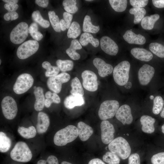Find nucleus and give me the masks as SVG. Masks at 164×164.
Returning <instances> with one entry per match:
<instances>
[{
    "mask_svg": "<svg viewBox=\"0 0 164 164\" xmlns=\"http://www.w3.org/2000/svg\"><path fill=\"white\" fill-rule=\"evenodd\" d=\"M78 136L77 128L70 125L56 132L54 136L53 142L57 146H63L73 141Z\"/></svg>",
    "mask_w": 164,
    "mask_h": 164,
    "instance_id": "1",
    "label": "nucleus"
},
{
    "mask_svg": "<svg viewBox=\"0 0 164 164\" xmlns=\"http://www.w3.org/2000/svg\"><path fill=\"white\" fill-rule=\"evenodd\" d=\"M10 156L14 161L26 162L31 160L32 154L26 142L19 141L16 143L11 150Z\"/></svg>",
    "mask_w": 164,
    "mask_h": 164,
    "instance_id": "2",
    "label": "nucleus"
},
{
    "mask_svg": "<svg viewBox=\"0 0 164 164\" xmlns=\"http://www.w3.org/2000/svg\"><path fill=\"white\" fill-rule=\"evenodd\" d=\"M110 151L122 159H127L131 152V148L127 141L124 138L119 137L114 139L108 145Z\"/></svg>",
    "mask_w": 164,
    "mask_h": 164,
    "instance_id": "3",
    "label": "nucleus"
},
{
    "mask_svg": "<svg viewBox=\"0 0 164 164\" xmlns=\"http://www.w3.org/2000/svg\"><path fill=\"white\" fill-rule=\"evenodd\" d=\"M130 68V63L126 60L121 62L114 67L113 70V76L117 84L122 86L127 84L129 78Z\"/></svg>",
    "mask_w": 164,
    "mask_h": 164,
    "instance_id": "4",
    "label": "nucleus"
},
{
    "mask_svg": "<svg viewBox=\"0 0 164 164\" xmlns=\"http://www.w3.org/2000/svg\"><path fill=\"white\" fill-rule=\"evenodd\" d=\"M119 103L115 100H106L101 104L98 112L100 119L106 120L113 118L119 108Z\"/></svg>",
    "mask_w": 164,
    "mask_h": 164,
    "instance_id": "5",
    "label": "nucleus"
},
{
    "mask_svg": "<svg viewBox=\"0 0 164 164\" xmlns=\"http://www.w3.org/2000/svg\"><path fill=\"white\" fill-rule=\"evenodd\" d=\"M33 82V78L30 74H22L17 77L13 86V90L17 94H23L32 87Z\"/></svg>",
    "mask_w": 164,
    "mask_h": 164,
    "instance_id": "6",
    "label": "nucleus"
},
{
    "mask_svg": "<svg viewBox=\"0 0 164 164\" xmlns=\"http://www.w3.org/2000/svg\"><path fill=\"white\" fill-rule=\"evenodd\" d=\"M28 26L25 22L19 23L12 30L10 34L11 41L15 44L23 42L27 38L29 33Z\"/></svg>",
    "mask_w": 164,
    "mask_h": 164,
    "instance_id": "7",
    "label": "nucleus"
},
{
    "mask_svg": "<svg viewBox=\"0 0 164 164\" xmlns=\"http://www.w3.org/2000/svg\"><path fill=\"white\" fill-rule=\"evenodd\" d=\"M39 46V43L36 40L27 41L18 47L17 56L20 59H26L35 53L38 50Z\"/></svg>",
    "mask_w": 164,
    "mask_h": 164,
    "instance_id": "8",
    "label": "nucleus"
},
{
    "mask_svg": "<svg viewBox=\"0 0 164 164\" xmlns=\"http://www.w3.org/2000/svg\"><path fill=\"white\" fill-rule=\"evenodd\" d=\"M1 108L5 117L8 120L14 119L18 112L17 104L15 100L10 96L5 97L1 102Z\"/></svg>",
    "mask_w": 164,
    "mask_h": 164,
    "instance_id": "9",
    "label": "nucleus"
},
{
    "mask_svg": "<svg viewBox=\"0 0 164 164\" xmlns=\"http://www.w3.org/2000/svg\"><path fill=\"white\" fill-rule=\"evenodd\" d=\"M70 78V74L66 72H62L50 77L47 81V87L51 91L58 94L61 91L62 84L68 82Z\"/></svg>",
    "mask_w": 164,
    "mask_h": 164,
    "instance_id": "10",
    "label": "nucleus"
},
{
    "mask_svg": "<svg viewBox=\"0 0 164 164\" xmlns=\"http://www.w3.org/2000/svg\"><path fill=\"white\" fill-rule=\"evenodd\" d=\"M81 77L83 86L86 90L91 92L95 91L97 90V77L94 72L90 70H85L82 73Z\"/></svg>",
    "mask_w": 164,
    "mask_h": 164,
    "instance_id": "11",
    "label": "nucleus"
},
{
    "mask_svg": "<svg viewBox=\"0 0 164 164\" xmlns=\"http://www.w3.org/2000/svg\"><path fill=\"white\" fill-rule=\"evenodd\" d=\"M100 127L102 142L104 144H109L114 138V126L108 121L103 120L101 123Z\"/></svg>",
    "mask_w": 164,
    "mask_h": 164,
    "instance_id": "12",
    "label": "nucleus"
},
{
    "mask_svg": "<svg viewBox=\"0 0 164 164\" xmlns=\"http://www.w3.org/2000/svg\"><path fill=\"white\" fill-rule=\"evenodd\" d=\"M155 69L151 65L145 64L139 69L138 73V77L140 84L142 85H147L154 76Z\"/></svg>",
    "mask_w": 164,
    "mask_h": 164,
    "instance_id": "13",
    "label": "nucleus"
},
{
    "mask_svg": "<svg viewBox=\"0 0 164 164\" xmlns=\"http://www.w3.org/2000/svg\"><path fill=\"white\" fill-rule=\"evenodd\" d=\"M100 46L102 50L106 53L115 56L118 51V47L116 43L107 36H102L100 39Z\"/></svg>",
    "mask_w": 164,
    "mask_h": 164,
    "instance_id": "14",
    "label": "nucleus"
},
{
    "mask_svg": "<svg viewBox=\"0 0 164 164\" xmlns=\"http://www.w3.org/2000/svg\"><path fill=\"white\" fill-rule=\"evenodd\" d=\"M115 116L116 118L123 125L130 124L133 121L131 108L126 104H123L119 108Z\"/></svg>",
    "mask_w": 164,
    "mask_h": 164,
    "instance_id": "15",
    "label": "nucleus"
},
{
    "mask_svg": "<svg viewBox=\"0 0 164 164\" xmlns=\"http://www.w3.org/2000/svg\"><path fill=\"white\" fill-rule=\"evenodd\" d=\"M93 64L97 69L99 76L102 77H105L110 74L113 71L112 66L106 63L103 60L96 58L93 60Z\"/></svg>",
    "mask_w": 164,
    "mask_h": 164,
    "instance_id": "16",
    "label": "nucleus"
},
{
    "mask_svg": "<svg viewBox=\"0 0 164 164\" xmlns=\"http://www.w3.org/2000/svg\"><path fill=\"white\" fill-rule=\"evenodd\" d=\"M50 123V118L46 113L43 112H39L37 115V123L36 129L39 134L46 132L48 129Z\"/></svg>",
    "mask_w": 164,
    "mask_h": 164,
    "instance_id": "17",
    "label": "nucleus"
},
{
    "mask_svg": "<svg viewBox=\"0 0 164 164\" xmlns=\"http://www.w3.org/2000/svg\"><path fill=\"white\" fill-rule=\"evenodd\" d=\"M63 103L65 107L71 109L76 106H80L84 105L85 101L83 96L77 94H71L65 98Z\"/></svg>",
    "mask_w": 164,
    "mask_h": 164,
    "instance_id": "18",
    "label": "nucleus"
},
{
    "mask_svg": "<svg viewBox=\"0 0 164 164\" xmlns=\"http://www.w3.org/2000/svg\"><path fill=\"white\" fill-rule=\"evenodd\" d=\"M77 128L78 136L82 141H87L93 133L92 128L82 121H80L78 123Z\"/></svg>",
    "mask_w": 164,
    "mask_h": 164,
    "instance_id": "19",
    "label": "nucleus"
},
{
    "mask_svg": "<svg viewBox=\"0 0 164 164\" xmlns=\"http://www.w3.org/2000/svg\"><path fill=\"white\" fill-rule=\"evenodd\" d=\"M124 40L129 44L143 45L146 42L144 36L140 34H135L131 30H127L123 36Z\"/></svg>",
    "mask_w": 164,
    "mask_h": 164,
    "instance_id": "20",
    "label": "nucleus"
},
{
    "mask_svg": "<svg viewBox=\"0 0 164 164\" xmlns=\"http://www.w3.org/2000/svg\"><path fill=\"white\" fill-rule=\"evenodd\" d=\"M131 53L135 58L143 61H149L153 57L150 52L143 48H133L131 50Z\"/></svg>",
    "mask_w": 164,
    "mask_h": 164,
    "instance_id": "21",
    "label": "nucleus"
},
{
    "mask_svg": "<svg viewBox=\"0 0 164 164\" xmlns=\"http://www.w3.org/2000/svg\"><path fill=\"white\" fill-rule=\"evenodd\" d=\"M33 93L36 100L34 104L35 109L37 111H40L45 106V97L43 88L40 87H34Z\"/></svg>",
    "mask_w": 164,
    "mask_h": 164,
    "instance_id": "22",
    "label": "nucleus"
},
{
    "mask_svg": "<svg viewBox=\"0 0 164 164\" xmlns=\"http://www.w3.org/2000/svg\"><path fill=\"white\" fill-rule=\"evenodd\" d=\"M140 121L142 125V130L143 132L151 134L154 132V124L155 121L154 118L148 115H143L140 118Z\"/></svg>",
    "mask_w": 164,
    "mask_h": 164,
    "instance_id": "23",
    "label": "nucleus"
},
{
    "mask_svg": "<svg viewBox=\"0 0 164 164\" xmlns=\"http://www.w3.org/2000/svg\"><path fill=\"white\" fill-rule=\"evenodd\" d=\"M82 48L81 44L79 41L77 39L72 40L70 47L66 50V53L73 60H78L80 57L79 54L76 50H80Z\"/></svg>",
    "mask_w": 164,
    "mask_h": 164,
    "instance_id": "24",
    "label": "nucleus"
},
{
    "mask_svg": "<svg viewBox=\"0 0 164 164\" xmlns=\"http://www.w3.org/2000/svg\"><path fill=\"white\" fill-rule=\"evenodd\" d=\"M79 42L81 45L85 46L89 43H90L93 46L97 47L99 44V41L98 39L94 38L90 33L84 32L81 35Z\"/></svg>",
    "mask_w": 164,
    "mask_h": 164,
    "instance_id": "25",
    "label": "nucleus"
},
{
    "mask_svg": "<svg viewBox=\"0 0 164 164\" xmlns=\"http://www.w3.org/2000/svg\"><path fill=\"white\" fill-rule=\"evenodd\" d=\"M160 16L155 14L149 16H146L142 20L141 24L142 28L146 30H151L154 27L155 22L159 18Z\"/></svg>",
    "mask_w": 164,
    "mask_h": 164,
    "instance_id": "26",
    "label": "nucleus"
},
{
    "mask_svg": "<svg viewBox=\"0 0 164 164\" xmlns=\"http://www.w3.org/2000/svg\"><path fill=\"white\" fill-rule=\"evenodd\" d=\"M17 131L22 137L27 139L34 138L37 132L36 128L33 126H30L28 128L19 127Z\"/></svg>",
    "mask_w": 164,
    "mask_h": 164,
    "instance_id": "27",
    "label": "nucleus"
},
{
    "mask_svg": "<svg viewBox=\"0 0 164 164\" xmlns=\"http://www.w3.org/2000/svg\"><path fill=\"white\" fill-rule=\"evenodd\" d=\"M99 30V26L93 25L91 22V18L90 16L86 15L83 21V32L95 33L97 32Z\"/></svg>",
    "mask_w": 164,
    "mask_h": 164,
    "instance_id": "28",
    "label": "nucleus"
},
{
    "mask_svg": "<svg viewBox=\"0 0 164 164\" xmlns=\"http://www.w3.org/2000/svg\"><path fill=\"white\" fill-rule=\"evenodd\" d=\"M11 140L4 132H0V152L5 153L9 150L11 146Z\"/></svg>",
    "mask_w": 164,
    "mask_h": 164,
    "instance_id": "29",
    "label": "nucleus"
},
{
    "mask_svg": "<svg viewBox=\"0 0 164 164\" xmlns=\"http://www.w3.org/2000/svg\"><path fill=\"white\" fill-rule=\"evenodd\" d=\"M129 12L134 15V23L136 24L139 23L144 17L146 11L143 8L133 7L130 9Z\"/></svg>",
    "mask_w": 164,
    "mask_h": 164,
    "instance_id": "30",
    "label": "nucleus"
},
{
    "mask_svg": "<svg viewBox=\"0 0 164 164\" xmlns=\"http://www.w3.org/2000/svg\"><path fill=\"white\" fill-rule=\"evenodd\" d=\"M71 89L70 93L72 94H77L83 96L84 94V91L81 84L77 77L72 79L71 82Z\"/></svg>",
    "mask_w": 164,
    "mask_h": 164,
    "instance_id": "31",
    "label": "nucleus"
},
{
    "mask_svg": "<svg viewBox=\"0 0 164 164\" xmlns=\"http://www.w3.org/2000/svg\"><path fill=\"white\" fill-rule=\"evenodd\" d=\"M81 28L78 22H73L71 24L67 32V36L69 38L74 39L78 37L81 33Z\"/></svg>",
    "mask_w": 164,
    "mask_h": 164,
    "instance_id": "32",
    "label": "nucleus"
},
{
    "mask_svg": "<svg viewBox=\"0 0 164 164\" xmlns=\"http://www.w3.org/2000/svg\"><path fill=\"white\" fill-rule=\"evenodd\" d=\"M109 2L112 9L117 12H123L127 8V1L126 0H109Z\"/></svg>",
    "mask_w": 164,
    "mask_h": 164,
    "instance_id": "33",
    "label": "nucleus"
},
{
    "mask_svg": "<svg viewBox=\"0 0 164 164\" xmlns=\"http://www.w3.org/2000/svg\"><path fill=\"white\" fill-rule=\"evenodd\" d=\"M42 67L46 70L45 73L46 77H51L57 75L60 72V69L57 66H52L48 61H44L42 63Z\"/></svg>",
    "mask_w": 164,
    "mask_h": 164,
    "instance_id": "34",
    "label": "nucleus"
},
{
    "mask_svg": "<svg viewBox=\"0 0 164 164\" xmlns=\"http://www.w3.org/2000/svg\"><path fill=\"white\" fill-rule=\"evenodd\" d=\"M57 67L63 72L72 70L73 67V63L70 60H58L56 62Z\"/></svg>",
    "mask_w": 164,
    "mask_h": 164,
    "instance_id": "35",
    "label": "nucleus"
},
{
    "mask_svg": "<svg viewBox=\"0 0 164 164\" xmlns=\"http://www.w3.org/2000/svg\"><path fill=\"white\" fill-rule=\"evenodd\" d=\"M149 49L154 54L160 58H164V46L158 43H152Z\"/></svg>",
    "mask_w": 164,
    "mask_h": 164,
    "instance_id": "36",
    "label": "nucleus"
},
{
    "mask_svg": "<svg viewBox=\"0 0 164 164\" xmlns=\"http://www.w3.org/2000/svg\"><path fill=\"white\" fill-rule=\"evenodd\" d=\"M32 16L33 20L43 27L47 28L49 26V22L43 18L39 10L34 11L32 14Z\"/></svg>",
    "mask_w": 164,
    "mask_h": 164,
    "instance_id": "37",
    "label": "nucleus"
},
{
    "mask_svg": "<svg viewBox=\"0 0 164 164\" xmlns=\"http://www.w3.org/2000/svg\"><path fill=\"white\" fill-rule=\"evenodd\" d=\"M48 14L50 22L54 30L57 32H60L61 30L58 16L54 11H49Z\"/></svg>",
    "mask_w": 164,
    "mask_h": 164,
    "instance_id": "38",
    "label": "nucleus"
},
{
    "mask_svg": "<svg viewBox=\"0 0 164 164\" xmlns=\"http://www.w3.org/2000/svg\"><path fill=\"white\" fill-rule=\"evenodd\" d=\"M104 161L108 164H119L120 159L116 154L110 152H108L102 157Z\"/></svg>",
    "mask_w": 164,
    "mask_h": 164,
    "instance_id": "39",
    "label": "nucleus"
},
{
    "mask_svg": "<svg viewBox=\"0 0 164 164\" xmlns=\"http://www.w3.org/2000/svg\"><path fill=\"white\" fill-rule=\"evenodd\" d=\"M38 26L36 22L32 23L29 28V32L32 38L36 41L41 40L43 35L40 32L38 31Z\"/></svg>",
    "mask_w": 164,
    "mask_h": 164,
    "instance_id": "40",
    "label": "nucleus"
},
{
    "mask_svg": "<svg viewBox=\"0 0 164 164\" xmlns=\"http://www.w3.org/2000/svg\"><path fill=\"white\" fill-rule=\"evenodd\" d=\"M164 101L162 97L159 96L155 97L153 99L152 112L155 114H159L163 109Z\"/></svg>",
    "mask_w": 164,
    "mask_h": 164,
    "instance_id": "41",
    "label": "nucleus"
},
{
    "mask_svg": "<svg viewBox=\"0 0 164 164\" xmlns=\"http://www.w3.org/2000/svg\"><path fill=\"white\" fill-rule=\"evenodd\" d=\"M153 164H164V152H161L153 155L151 158Z\"/></svg>",
    "mask_w": 164,
    "mask_h": 164,
    "instance_id": "42",
    "label": "nucleus"
},
{
    "mask_svg": "<svg viewBox=\"0 0 164 164\" xmlns=\"http://www.w3.org/2000/svg\"><path fill=\"white\" fill-rule=\"evenodd\" d=\"M36 164H59L57 158L53 155L49 156L46 160L40 159Z\"/></svg>",
    "mask_w": 164,
    "mask_h": 164,
    "instance_id": "43",
    "label": "nucleus"
},
{
    "mask_svg": "<svg viewBox=\"0 0 164 164\" xmlns=\"http://www.w3.org/2000/svg\"><path fill=\"white\" fill-rule=\"evenodd\" d=\"M148 0H130V3L133 7L142 8L146 6L148 2Z\"/></svg>",
    "mask_w": 164,
    "mask_h": 164,
    "instance_id": "44",
    "label": "nucleus"
},
{
    "mask_svg": "<svg viewBox=\"0 0 164 164\" xmlns=\"http://www.w3.org/2000/svg\"><path fill=\"white\" fill-rule=\"evenodd\" d=\"M140 160L139 155L136 153L131 154L128 159V164H140Z\"/></svg>",
    "mask_w": 164,
    "mask_h": 164,
    "instance_id": "45",
    "label": "nucleus"
},
{
    "mask_svg": "<svg viewBox=\"0 0 164 164\" xmlns=\"http://www.w3.org/2000/svg\"><path fill=\"white\" fill-rule=\"evenodd\" d=\"M63 20L65 21L67 29H69L73 19V15L67 12H64L63 14Z\"/></svg>",
    "mask_w": 164,
    "mask_h": 164,
    "instance_id": "46",
    "label": "nucleus"
},
{
    "mask_svg": "<svg viewBox=\"0 0 164 164\" xmlns=\"http://www.w3.org/2000/svg\"><path fill=\"white\" fill-rule=\"evenodd\" d=\"M5 8L9 12L15 11L18 8L19 6L17 3H6L4 5Z\"/></svg>",
    "mask_w": 164,
    "mask_h": 164,
    "instance_id": "47",
    "label": "nucleus"
},
{
    "mask_svg": "<svg viewBox=\"0 0 164 164\" xmlns=\"http://www.w3.org/2000/svg\"><path fill=\"white\" fill-rule=\"evenodd\" d=\"M65 10L70 13H73L76 12L78 10V7L75 5H71L64 7Z\"/></svg>",
    "mask_w": 164,
    "mask_h": 164,
    "instance_id": "48",
    "label": "nucleus"
},
{
    "mask_svg": "<svg viewBox=\"0 0 164 164\" xmlns=\"http://www.w3.org/2000/svg\"><path fill=\"white\" fill-rule=\"evenodd\" d=\"M152 2L155 7L159 8H164V0H152Z\"/></svg>",
    "mask_w": 164,
    "mask_h": 164,
    "instance_id": "49",
    "label": "nucleus"
},
{
    "mask_svg": "<svg viewBox=\"0 0 164 164\" xmlns=\"http://www.w3.org/2000/svg\"><path fill=\"white\" fill-rule=\"evenodd\" d=\"M35 3L39 6L43 7H47L49 4V0H36Z\"/></svg>",
    "mask_w": 164,
    "mask_h": 164,
    "instance_id": "50",
    "label": "nucleus"
},
{
    "mask_svg": "<svg viewBox=\"0 0 164 164\" xmlns=\"http://www.w3.org/2000/svg\"><path fill=\"white\" fill-rule=\"evenodd\" d=\"M76 1L75 0H64L63 2V5L64 7L71 5H76Z\"/></svg>",
    "mask_w": 164,
    "mask_h": 164,
    "instance_id": "51",
    "label": "nucleus"
},
{
    "mask_svg": "<svg viewBox=\"0 0 164 164\" xmlns=\"http://www.w3.org/2000/svg\"><path fill=\"white\" fill-rule=\"evenodd\" d=\"M88 164H106L99 158H94L91 160Z\"/></svg>",
    "mask_w": 164,
    "mask_h": 164,
    "instance_id": "52",
    "label": "nucleus"
},
{
    "mask_svg": "<svg viewBox=\"0 0 164 164\" xmlns=\"http://www.w3.org/2000/svg\"><path fill=\"white\" fill-rule=\"evenodd\" d=\"M9 12L11 17L10 20L11 21L15 20L18 18V14L15 11Z\"/></svg>",
    "mask_w": 164,
    "mask_h": 164,
    "instance_id": "53",
    "label": "nucleus"
},
{
    "mask_svg": "<svg viewBox=\"0 0 164 164\" xmlns=\"http://www.w3.org/2000/svg\"><path fill=\"white\" fill-rule=\"evenodd\" d=\"M60 25L61 30L62 31H65L67 29L66 22L63 19H62L60 20Z\"/></svg>",
    "mask_w": 164,
    "mask_h": 164,
    "instance_id": "54",
    "label": "nucleus"
},
{
    "mask_svg": "<svg viewBox=\"0 0 164 164\" xmlns=\"http://www.w3.org/2000/svg\"><path fill=\"white\" fill-rule=\"evenodd\" d=\"M52 103L53 102L51 99L46 98L45 99L44 104L46 108L50 107Z\"/></svg>",
    "mask_w": 164,
    "mask_h": 164,
    "instance_id": "55",
    "label": "nucleus"
},
{
    "mask_svg": "<svg viewBox=\"0 0 164 164\" xmlns=\"http://www.w3.org/2000/svg\"><path fill=\"white\" fill-rule=\"evenodd\" d=\"M4 19L7 21H8L11 19L9 13V12L6 13L4 16Z\"/></svg>",
    "mask_w": 164,
    "mask_h": 164,
    "instance_id": "56",
    "label": "nucleus"
},
{
    "mask_svg": "<svg viewBox=\"0 0 164 164\" xmlns=\"http://www.w3.org/2000/svg\"><path fill=\"white\" fill-rule=\"evenodd\" d=\"M2 1L6 3H17L19 1L17 0H3Z\"/></svg>",
    "mask_w": 164,
    "mask_h": 164,
    "instance_id": "57",
    "label": "nucleus"
},
{
    "mask_svg": "<svg viewBox=\"0 0 164 164\" xmlns=\"http://www.w3.org/2000/svg\"><path fill=\"white\" fill-rule=\"evenodd\" d=\"M160 115L161 117L164 118V107L163 108L160 113Z\"/></svg>",
    "mask_w": 164,
    "mask_h": 164,
    "instance_id": "58",
    "label": "nucleus"
},
{
    "mask_svg": "<svg viewBox=\"0 0 164 164\" xmlns=\"http://www.w3.org/2000/svg\"><path fill=\"white\" fill-rule=\"evenodd\" d=\"M61 164H73L70 162L66 161H63L61 162Z\"/></svg>",
    "mask_w": 164,
    "mask_h": 164,
    "instance_id": "59",
    "label": "nucleus"
},
{
    "mask_svg": "<svg viewBox=\"0 0 164 164\" xmlns=\"http://www.w3.org/2000/svg\"><path fill=\"white\" fill-rule=\"evenodd\" d=\"M161 129L162 132L164 134V124L162 126Z\"/></svg>",
    "mask_w": 164,
    "mask_h": 164,
    "instance_id": "60",
    "label": "nucleus"
},
{
    "mask_svg": "<svg viewBox=\"0 0 164 164\" xmlns=\"http://www.w3.org/2000/svg\"><path fill=\"white\" fill-rule=\"evenodd\" d=\"M154 96L152 95H151L150 96V98L151 100L153 99H154Z\"/></svg>",
    "mask_w": 164,
    "mask_h": 164,
    "instance_id": "61",
    "label": "nucleus"
},
{
    "mask_svg": "<svg viewBox=\"0 0 164 164\" xmlns=\"http://www.w3.org/2000/svg\"><path fill=\"white\" fill-rule=\"evenodd\" d=\"M85 1H87L90 2V1H92L93 0H86Z\"/></svg>",
    "mask_w": 164,
    "mask_h": 164,
    "instance_id": "62",
    "label": "nucleus"
},
{
    "mask_svg": "<svg viewBox=\"0 0 164 164\" xmlns=\"http://www.w3.org/2000/svg\"><path fill=\"white\" fill-rule=\"evenodd\" d=\"M0 64H1V59H0Z\"/></svg>",
    "mask_w": 164,
    "mask_h": 164,
    "instance_id": "63",
    "label": "nucleus"
}]
</instances>
